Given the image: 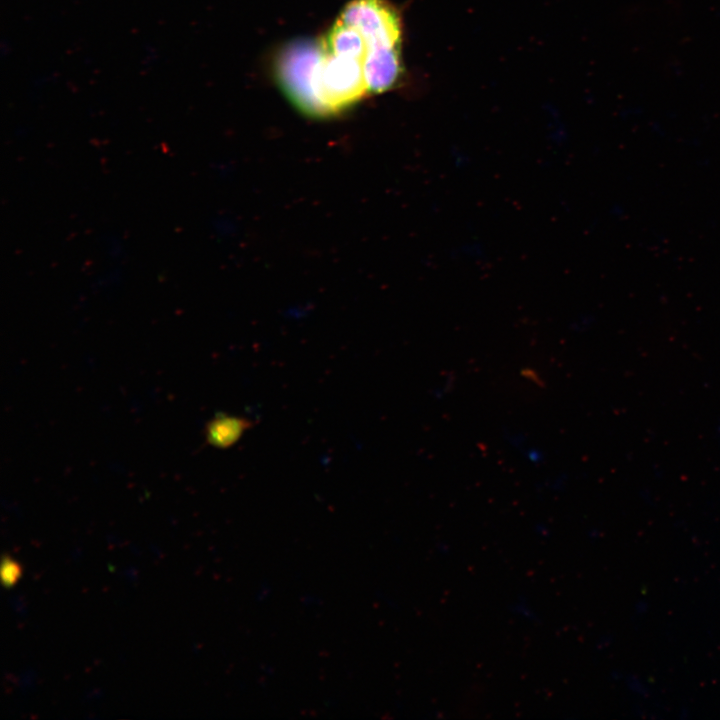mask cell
Here are the masks:
<instances>
[{"label": "cell", "instance_id": "277c9868", "mask_svg": "<svg viewBox=\"0 0 720 720\" xmlns=\"http://www.w3.org/2000/svg\"><path fill=\"white\" fill-rule=\"evenodd\" d=\"M400 73V48H368L363 61V74L368 91L381 93L390 89Z\"/></svg>", "mask_w": 720, "mask_h": 720}, {"label": "cell", "instance_id": "52a82bcc", "mask_svg": "<svg viewBox=\"0 0 720 720\" xmlns=\"http://www.w3.org/2000/svg\"><path fill=\"white\" fill-rule=\"evenodd\" d=\"M21 575V569L17 562L10 557H4L1 566V578L5 587L13 586Z\"/></svg>", "mask_w": 720, "mask_h": 720}, {"label": "cell", "instance_id": "7a4b0ae2", "mask_svg": "<svg viewBox=\"0 0 720 720\" xmlns=\"http://www.w3.org/2000/svg\"><path fill=\"white\" fill-rule=\"evenodd\" d=\"M339 20L359 30L368 48H401L400 15L386 0H352Z\"/></svg>", "mask_w": 720, "mask_h": 720}, {"label": "cell", "instance_id": "3957f363", "mask_svg": "<svg viewBox=\"0 0 720 720\" xmlns=\"http://www.w3.org/2000/svg\"><path fill=\"white\" fill-rule=\"evenodd\" d=\"M320 50V42H295L281 53L277 64L278 78L287 96L309 115L313 106L312 73Z\"/></svg>", "mask_w": 720, "mask_h": 720}, {"label": "cell", "instance_id": "5b68a950", "mask_svg": "<svg viewBox=\"0 0 720 720\" xmlns=\"http://www.w3.org/2000/svg\"><path fill=\"white\" fill-rule=\"evenodd\" d=\"M323 48L330 54L364 61L368 51L367 43L355 27L339 19L321 41Z\"/></svg>", "mask_w": 720, "mask_h": 720}, {"label": "cell", "instance_id": "8992f818", "mask_svg": "<svg viewBox=\"0 0 720 720\" xmlns=\"http://www.w3.org/2000/svg\"><path fill=\"white\" fill-rule=\"evenodd\" d=\"M252 425L247 418L218 413L206 424L205 439L213 447L229 448L238 442Z\"/></svg>", "mask_w": 720, "mask_h": 720}, {"label": "cell", "instance_id": "6da1fadb", "mask_svg": "<svg viewBox=\"0 0 720 720\" xmlns=\"http://www.w3.org/2000/svg\"><path fill=\"white\" fill-rule=\"evenodd\" d=\"M366 92L363 62L330 54L321 43L312 73L311 116L323 117L341 112L360 100Z\"/></svg>", "mask_w": 720, "mask_h": 720}]
</instances>
